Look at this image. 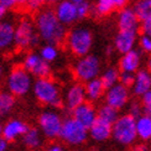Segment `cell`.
Segmentation results:
<instances>
[{"instance_id":"cell-1","label":"cell","mask_w":151,"mask_h":151,"mask_svg":"<svg viewBox=\"0 0 151 151\" xmlns=\"http://www.w3.org/2000/svg\"><path fill=\"white\" fill-rule=\"evenodd\" d=\"M35 26L41 40L46 43L58 46L66 41L68 32L66 31V26L56 16L55 10L45 9L37 12Z\"/></svg>"},{"instance_id":"cell-2","label":"cell","mask_w":151,"mask_h":151,"mask_svg":"<svg viewBox=\"0 0 151 151\" xmlns=\"http://www.w3.org/2000/svg\"><path fill=\"white\" fill-rule=\"evenodd\" d=\"M32 92L40 103L57 108L62 104V97L56 82L51 78H37L34 82Z\"/></svg>"},{"instance_id":"cell-3","label":"cell","mask_w":151,"mask_h":151,"mask_svg":"<svg viewBox=\"0 0 151 151\" xmlns=\"http://www.w3.org/2000/svg\"><path fill=\"white\" fill-rule=\"evenodd\" d=\"M111 136L120 145H133L137 139L136 119L129 114L120 115L118 118V120L113 124Z\"/></svg>"},{"instance_id":"cell-4","label":"cell","mask_w":151,"mask_h":151,"mask_svg":"<svg viewBox=\"0 0 151 151\" xmlns=\"http://www.w3.org/2000/svg\"><path fill=\"white\" fill-rule=\"evenodd\" d=\"M66 43L73 55L83 57L91 52L93 46V35L86 27H74L67 34Z\"/></svg>"},{"instance_id":"cell-5","label":"cell","mask_w":151,"mask_h":151,"mask_svg":"<svg viewBox=\"0 0 151 151\" xmlns=\"http://www.w3.org/2000/svg\"><path fill=\"white\" fill-rule=\"evenodd\" d=\"M6 86H8V92H10L12 96H26L30 89H32L34 86L32 74L25 70L24 67H15L9 74Z\"/></svg>"},{"instance_id":"cell-6","label":"cell","mask_w":151,"mask_h":151,"mask_svg":"<svg viewBox=\"0 0 151 151\" xmlns=\"http://www.w3.org/2000/svg\"><path fill=\"white\" fill-rule=\"evenodd\" d=\"M41 40L37 34L35 24L24 19L15 26V47L19 50H27L39 45Z\"/></svg>"},{"instance_id":"cell-7","label":"cell","mask_w":151,"mask_h":151,"mask_svg":"<svg viewBox=\"0 0 151 151\" xmlns=\"http://www.w3.org/2000/svg\"><path fill=\"white\" fill-rule=\"evenodd\" d=\"M89 136V130L84 125L78 123L74 118H68L63 120L60 137L68 145L78 146L84 144Z\"/></svg>"},{"instance_id":"cell-8","label":"cell","mask_w":151,"mask_h":151,"mask_svg":"<svg viewBox=\"0 0 151 151\" xmlns=\"http://www.w3.org/2000/svg\"><path fill=\"white\" fill-rule=\"evenodd\" d=\"M73 72L76 78L79 82L87 83V82L99 77L100 61L94 55H87V56H83V57H79L74 65Z\"/></svg>"},{"instance_id":"cell-9","label":"cell","mask_w":151,"mask_h":151,"mask_svg":"<svg viewBox=\"0 0 151 151\" xmlns=\"http://www.w3.org/2000/svg\"><path fill=\"white\" fill-rule=\"evenodd\" d=\"M62 125H63V120H62L61 115L53 109L42 111L39 116L40 130L42 135H45L48 139H57V137H60Z\"/></svg>"},{"instance_id":"cell-10","label":"cell","mask_w":151,"mask_h":151,"mask_svg":"<svg viewBox=\"0 0 151 151\" xmlns=\"http://www.w3.org/2000/svg\"><path fill=\"white\" fill-rule=\"evenodd\" d=\"M22 67L36 78H47L50 76V72H51L48 62L42 60L40 53L35 52H30L25 56Z\"/></svg>"},{"instance_id":"cell-11","label":"cell","mask_w":151,"mask_h":151,"mask_svg":"<svg viewBox=\"0 0 151 151\" xmlns=\"http://www.w3.org/2000/svg\"><path fill=\"white\" fill-rule=\"evenodd\" d=\"M104 97H105V104L120 110L129 103V97H130L129 88L122 83H118L108 88Z\"/></svg>"},{"instance_id":"cell-12","label":"cell","mask_w":151,"mask_h":151,"mask_svg":"<svg viewBox=\"0 0 151 151\" xmlns=\"http://www.w3.org/2000/svg\"><path fill=\"white\" fill-rule=\"evenodd\" d=\"M72 118L84 125L87 129H89L98 119V110H96L91 102H84L72 110Z\"/></svg>"},{"instance_id":"cell-13","label":"cell","mask_w":151,"mask_h":151,"mask_svg":"<svg viewBox=\"0 0 151 151\" xmlns=\"http://www.w3.org/2000/svg\"><path fill=\"white\" fill-rule=\"evenodd\" d=\"M56 16L58 20L67 26V25H72L76 22L78 19V11H77V5L70 0H62L57 5H56Z\"/></svg>"},{"instance_id":"cell-14","label":"cell","mask_w":151,"mask_h":151,"mask_svg":"<svg viewBox=\"0 0 151 151\" xmlns=\"http://www.w3.org/2000/svg\"><path fill=\"white\" fill-rule=\"evenodd\" d=\"M87 102L86 88L82 83H74L67 89L65 94V105L68 110H73L81 104Z\"/></svg>"},{"instance_id":"cell-15","label":"cell","mask_w":151,"mask_h":151,"mask_svg":"<svg viewBox=\"0 0 151 151\" xmlns=\"http://www.w3.org/2000/svg\"><path fill=\"white\" fill-rule=\"evenodd\" d=\"M118 26L123 31H135L137 32L141 27V20L136 15L134 9L124 8L118 15Z\"/></svg>"},{"instance_id":"cell-16","label":"cell","mask_w":151,"mask_h":151,"mask_svg":"<svg viewBox=\"0 0 151 151\" xmlns=\"http://www.w3.org/2000/svg\"><path fill=\"white\" fill-rule=\"evenodd\" d=\"M137 41V32L135 31H123L119 30L114 39V47L119 53H127L135 50V45Z\"/></svg>"},{"instance_id":"cell-17","label":"cell","mask_w":151,"mask_h":151,"mask_svg":"<svg viewBox=\"0 0 151 151\" xmlns=\"http://www.w3.org/2000/svg\"><path fill=\"white\" fill-rule=\"evenodd\" d=\"M29 130L27 124L20 119H11L3 125V136L8 141H15L19 137H22Z\"/></svg>"},{"instance_id":"cell-18","label":"cell","mask_w":151,"mask_h":151,"mask_svg":"<svg viewBox=\"0 0 151 151\" xmlns=\"http://www.w3.org/2000/svg\"><path fill=\"white\" fill-rule=\"evenodd\" d=\"M141 65V53L137 50H133L130 52H127L122 56L119 61V70L120 72H129V73H136L140 71Z\"/></svg>"},{"instance_id":"cell-19","label":"cell","mask_w":151,"mask_h":151,"mask_svg":"<svg viewBox=\"0 0 151 151\" xmlns=\"http://www.w3.org/2000/svg\"><path fill=\"white\" fill-rule=\"evenodd\" d=\"M131 91L137 97H144L151 91V72L149 70H140L135 73Z\"/></svg>"},{"instance_id":"cell-20","label":"cell","mask_w":151,"mask_h":151,"mask_svg":"<svg viewBox=\"0 0 151 151\" xmlns=\"http://www.w3.org/2000/svg\"><path fill=\"white\" fill-rule=\"evenodd\" d=\"M15 46V26L10 21L0 22V52Z\"/></svg>"},{"instance_id":"cell-21","label":"cell","mask_w":151,"mask_h":151,"mask_svg":"<svg viewBox=\"0 0 151 151\" xmlns=\"http://www.w3.org/2000/svg\"><path fill=\"white\" fill-rule=\"evenodd\" d=\"M88 130H89V136L94 141L102 142V141L108 140L109 137L111 136L113 125L109 124V123H105L103 120H100V119H97L96 123H94Z\"/></svg>"},{"instance_id":"cell-22","label":"cell","mask_w":151,"mask_h":151,"mask_svg":"<svg viewBox=\"0 0 151 151\" xmlns=\"http://www.w3.org/2000/svg\"><path fill=\"white\" fill-rule=\"evenodd\" d=\"M84 88H86L87 99L89 102H97L103 96H105V92H106V88L102 82V79H100V77L87 82L84 84Z\"/></svg>"},{"instance_id":"cell-23","label":"cell","mask_w":151,"mask_h":151,"mask_svg":"<svg viewBox=\"0 0 151 151\" xmlns=\"http://www.w3.org/2000/svg\"><path fill=\"white\" fill-rule=\"evenodd\" d=\"M136 131L137 137L142 141L151 140V115L145 113L136 119Z\"/></svg>"},{"instance_id":"cell-24","label":"cell","mask_w":151,"mask_h":151,"mask_svg":"<svg viewBox=\"0 0 151 151\" xmlns=\"http://www.w3.org/2000/svg\"><path fill=\"white\" fill-rule=\"evenodd\" d=\"M41 135H42V133H40V130H37L35 128H29V130L22 136L24 145L29 149L40 147L41 144H42V136Z\"/></svg>"},{"instance_id":"cell-25","label":"cell","mask_w":151,"mask_h":151,"mask_svg":"<svg viewBox=\"0 0 151 151\" xmlns=\"http://www.w3.org/2000/svg\"><path fill=\"white\" fill-rule=\"evenodd\" d=\"M15 105V96L10 92H0V118L6 116Z\"/></svg>"},{"instance_id":"cell-26","label":"cell","mask_w":151,"mask_h":151,"mask_svg":"<svg viewBox=\"0 0 151 151\" xmlns=\"http://www.w3.org/2000/svg\"><path fill=\"white\" fill-rule=\"evenodd\" d=\"M118 111H119L118 109L113 108V106H110L108 104H104L98 109V119L113 125L119 118V113Z\"/></svg>"},{"instance_id":"cell-27","label":"cell","mask_w":151,"mask_h":151,"mask_svg":"<svg viewBox=\"0 0 151 151\" xmlns=\"http://www.w3.org/2000/svg\"><path fill=\"white\" fill-rule=\"evenodd\" d=\"M100 79H102V82L104 83L105 88L108 89V88L119 83V79H120V71L115 67H109L102 73Z\"/></svg>"},{"instance_id":"cell-28","label":"cell","mask_w":151,"mask_h":151,"mask_svg":"<svg viewBox=\"0 0 151 151\" xmlns=\"http://www.w3.org/2000/svg\"><path fill=\"white\" fill-rule=\"evenodd\" d=\"M133 9L141 22L151 19V0H137Z\"/></svg>"},{"instance_id":"cell-29","label":"cell","mask_w":151,"mask_h":151,"mask_svg":"<svg viewBox=\"0 0 151 151\" xmlns=\"http://www.w3.org/2000/svg\"><path fill=\"white\" fill-rule=\"evenodd\" d=\"M115 9L111 0H97L96 6L93 8L94 14L97 16H106Z\"/></svg>"},{"instance_id":"cell-30","label":"cell","mask_w":151,"mask_h":151,"mask_svg":"<svg viewBox=\"0 0 151 151\" xmlns=\"http://www.w3.org/2000/svg\"><path fill=\"white\" fill-rule=\"evenodd\" d=\"M40 56L42 57V60H45L48 63L53 62L58 56V50L57 46L55 45H50V43H46L45 46H42L40 50Z\"/></svg>"},{"instance_id":"cell-31","label":"cell","mask_w":151,"mask_h":151,"mask_svg":"<svg viewBox=\"0 0 151 151\" xmlns=\"http://www.w3.org/2000/svg\"><path fill=\"white\" fill-rule=\"evenodd\" d=\"M128 114L131 115L133 118L137 119L140 118L142 114H145V108H144L142 103H139V102H134L129 105V110H128Z\"/></svg>"},{"instance_id":"cell-32","label":"cell","mask_w":151,"mask_h":151,"mask_svg":"<svg viewBox=\"0 0 151 151\" xmlns=\"http://www.w3.org/2000/svg\"><path fill=\"white\" fill-rule=\"evenodd\" d=\"M139 46L141 48V51L151 55V36L142 34L139 39Z\"/></svg>"},{"instance_id":"cell-33","label":"cell","mask_w":151,"mask_h":151,"mask_svg":"<svg viewBox=\"0 0 151 151\" xmlns=\"http://www.w3.org/2000/svg\"><path fill=\"white\" fill-rule=\"evenodd\" d=\"M135 79V73H129V72H120V79L119 83L124 84L125 87H131Z\"/></svg>"},{"instance_id":"cell-34","label":"cell","mask_w":151,"mask_h":151,"mask_svg":"<svg viewBox=\"0 0 151 151\" xmlns=\"http://www.w3.org/2000/svg\"><path fill=\"white\" fill-rule=\"evenodd\" d=\"M93 9L91 8V5L87 1H83L77 5V11H78V19H84L91 14V11Z\"/></svg>"},{"instance_id":"cell-35","label":"cell","mask_w":151,"mask_h":151,"mask_svg":"<svg viewBox=\"0 0 151 151\" xmlns=\"http://www.w3.org/2000/svg\"><path fill=\"white\" fill-rule=\"evenodd\" d=\"M141 103L144 105V108H145V113L151 115V91L147 92L144 97H141Z\"/></svg>"},{"instance_id":"cell-36","label":"cell","mask_w":151,"mask_h":151,"mask_svg":"<svg viewBox=\"0 0 151 151\" xmlns=\"http://www.w3.org/2000/svg\"><path fill=\"white\" fill-rule=\"evenodd\" d=\"M40 8H41L40 1H37V0H30L25 9H27V11L30 12H35V11H40Z\"/></svg>"},{"instance_id":"cell-37","label":"cell","mask_w":151,"mask_h":151,"mask_svg":"<svg viewBox=\"0 0 151 151\" xmlns=\"http://www.w3.org/2000/svg\"><path fill=\"white\" fill-rule=\"evenodd\" d=\"M141 32L144 35H149L151 36V19H149V20H145V21H142L141 22Z\"/></svg>"},{"instance_id":"cell-38","label":"cell","mask_w":151,"mask_h":151,"mask_svg":"<svg viewBox=\"0 0 151 151\" xmlns=\"http://www.w3.org/2000/svg\"><path fill=\"white\" fill-rule=\"evenodd\" d=\"M0 4L6 9H12L16 6V0H0Z\"/></svg>"},{"instance_id":"cell-39","label":"cell","mask_w":151,"mask_h":151,"mask_svg":"<svg viewBox=\"0 0 151 151\" xmlns=\"http://www.w3.org/2000/svg\"><path fill=\"white\" fill-rule=\"evenodd\" d=\"M113 4H114L115 9H124L128 4V0H111Z\"/></svg>"},{"instance_id":"cell-40","label":"cell","mask_w":151,"mask_h":151,"mask_svg":"<svg viewBox=\"0 0 151 151\" xmlns=\"http://www.w3.org/2000/svg\"><path fill=\"white\" fill-rule=\"evenodd\" d=\"M46 151H66V150L62 147L60 144H52V145H50L46 149Z\"/></svg>"},{"instance_id":"cell-41","label":"cell","mask_w":151,"mask_h":151,"mask_svg":"<svg viewBox=\"0 0 151 151\" xmlns=\"http://www.w3.org/2000/svg\"><path fill=\"white\" fill-rule=\"evenodd\" d=\"M8 140L5 139L3 135H0V151H6V147H8Z\"/></svg>"},{"instance_id":"cell-42","label":"cell","mask_w":151,"mask_h":151,"mask_svg":"<svg viewBox=\"0 0 151 151\" xmlns=\"http://www.w3.org/2000/svg\"><path fill=\"white\" fill-rule=\"evenodd\" d=\"M30 0H16V6H20V8H26L27 3Z\"/></svg>"},{"instance_id":"cell-43","label":"cell","mask_w":151,"mask_h":151,"mask_svg":"<svg viewBox=\"0 0 151 151\" xmlns=\"http://www.w3.org/2000/svg\"><path fill=\"white\" fill-rule=\"evenodd\" d=\"M6 8H4V6L0 4V22H1V20H3V17L5 16V14H6Z\"/></svg>"},{"instance_id":"cell-44","label":"cell","mask_w":151,"mask_h":151,"mask_svg":"<svg viewBox=\"0 0 151 151\" xmlns=\"http://www.w3.org/2000/svg\"><path fill=\"white\" fill-rule=\"evenodd\" d=\"M147 70L151 72V55H150V57L147 60Z\"/></svg>"},{"instance_id":"cell-45","label":"cell","mask_w":151,"mask_h":151,"mask_svg":"<svg viewBox=\"0 0 151 151\" xmlns=\"http://www.w3.org/2000/svg\"><path fill=\"white\" fill-rule=\"evenodd\" d=\"M70 1L74 3L76 5H78V4H81V3H83V1H86V0H70Z\"/></svg>"},{"instance_id":"cell-46","label":"cell","mask_w":151,"mask_h":151,"mask_svg":"<svg viewBox=\"0 0 151 151\" xmlns=\"http://www.w3.org/2000/svg\"><path fill=\"white\" fill-rule=\"evenodd\" d=\"M0 135H3V125L0 123Z\"/></svg>"},{"instance_id":"cell-47","label":"cell","mask_w":151,"mask_h":151,"mask_svg":"<svg viewBox=\"0 0 151 151\" xmlns=\"http://www.w3.org/2000/svg\"><path fill=\"white\" fill-rule=\"evenodd\" d=\"M1 76H3V67L0 66V78H1Z\"/></svg>"},{"instance_id":"cell-48","label":"cell","mask_w":151,"mask_h":151,"mask_svg":"<svg viewBox=\"0 0 151 151\" xmlns=\"http://www.w3.org/2000/svg\"><path fill=\"white\" fill-rule=\"evenodd\" d=\"M37 1H40L42 4V3H45V1H48V0H37Z\"/></svg>"},{"instance_id":"cell-49","label":"cell","mask_w":151,"mask_h":151,"mask_svg":"<svg viewBox=\"0 0 151 151\" xmlns=\"http://www.w3.org/2000/svg\"><path fill=\"white\" fill-rule=\"evenodd\" d=\"M50 3H56V1H58V0H48Z\"/></svg>"}]
</instances>
